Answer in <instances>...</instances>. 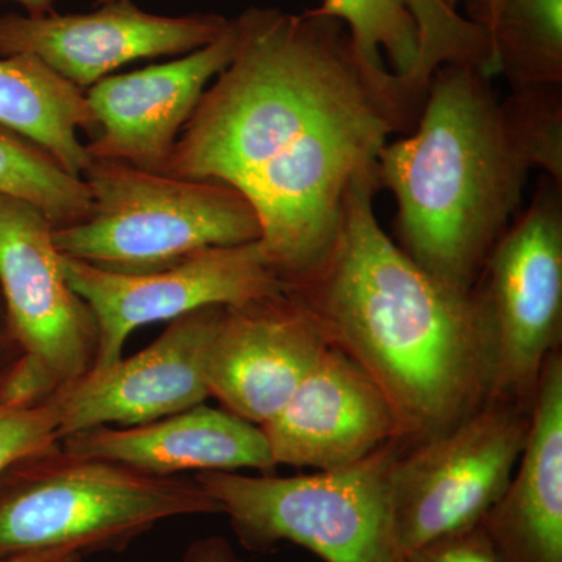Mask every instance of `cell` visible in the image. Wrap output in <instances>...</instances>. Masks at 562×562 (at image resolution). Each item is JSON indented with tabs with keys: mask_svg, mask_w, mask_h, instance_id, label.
I'll use <instances>...</instances> for the list:
<instances>
[{
	"mask_svg": "<svg viewBox=\"0 0 562 562\" xmlns=\"http://www.w3.org/2000/svg\"><path fill=\"white\" fill-rule=\"evenodd\" d=\"M238 44L181 128L162 173L241 192L284 286L335 243L351 183L392 135L416 127L424 98L366 61L341 21L251 7Z\"/></svg>",
	"mask_w": 562,
	"mask_h": 562,
	"instance_id": "1",
	"label": "cell"
},
{
	"mask_svg": "<svg viewBox=\"0 0 562 562\" xmlns=\"http://www.w3.org/2000/svg\"><path fill=\"white\" fill-rule=\"evenodd\" d=\"M380 190L375 165L351 183L327 257L283 291L371 376L412 447L491 401L492 347L472 292L432 279L384 233Z\"/></svg>",
	"mask_w": 562,
	"mask_h": 562,
	"instance_id": "2",
	"label": "cell"
},
{
	"mask_svg": "<svg viewBox=\"0 0 562 562\" xmlns=\"http://www.w3.org/2000/svg\"><path fill=\"white\" fill-rule=\"evenodd\" d=\"M397 203L395 244L428 276L469 294L522 205L528 168L492 77L469 63L432 72L416 127L376 158Z\"/></svg>",
	"mask_w": 562,
	"mask_h": 562,
	"instance_id": "3",
	"label": "cell"
},
{
	"mask_svg": "<svg viewBox=\"0 0 562 562\" xmlns=\"http://www.w3.org/2000/svg\"><path fill=\"white\" fill-rule=\"evenodd\" d=\"M222 514L194 479L149 475L61 443L0 475V561L74 550L122 552L162 520Z\"/></svg>",
	"mask_w": 562,
	"mask_h": 562,
	"instance_id": "4",
	"label": "cell"
},
{
	"mask_svg": "<svg viewBox=\"0 0 562 562\" xmlns=\"http://www.w3.org/2000/svg\"><path fill=\"white\" fill-rule=\"evenodd\" d=\"M81 179L90 191V211L79 224L54 228L52 238L61 255L95 268L157 272L210 247L260 241L257 211L220 181L92 158Z\"/></svg>",
	"mask_w": 562,
	"mask_h": 562,
	"instance_id": "5",
	"label": "cell"
},
{
	"mask_svg": "<svg viewBox=\"0 0 562 562\" xmlns=\"http://www.w3.org/2000/svg\"><path fill=\"white\" fill-rule=\"evenodd\" d=\"M405 447L394 439L355 464L312 475L210 471L194 480L220 503L249 552H271L280 542H292L324 562H398L391 473Z\"/></svg>",
	"mask_w": 562,
	"mask_h": 562,
	"instance_id": "6",
	"label": "cell"
},
{
	"mask_svg": "<svg viewBox=\"0 0 562 562\" xmlns=\"http://www.w3.org/2000/svg\"><path fill=\"white\" fill-rule=\"evenodd\" d=\"M54 228L32 203L0 194V290L22 350L0 384L2 405L47 401L87 375L98 355V321L61 271Z\"/></svg>",
	"mask_w": 562,
	"mask_h": 562,
	"instance_id": "7",
	"label": "cell"
},
{
	"mask_svg": "<svg viewBox=\"0 0 562 562\" xmlns=\"http://www.w3.org/2000/svg\"><path fill=\"white\" fill-rule=\"evenodd\" d=\"M492 347L491 401L532 406L562 339V184L538 181L472 288Z\"/></svg>",
	"mask_w": 562,
	"mask_h": 562,
	"instance_id": "8",
	"label": "cell"
},
{
	"mask_svg": "<svg viewBox=\"0 0 562 562\" xmlns=\"http://www.w3.org/2000/svg\"><path fill=\"white\" fill-rule=\"evenodd\" d=\"M531 408L490 401L446 435L405 447L391 473L398 562L482 522L512 482L530 431Z\"/></svg>",
	"mask_w": 562,
	"mask_h": 562,
	"instance_id": "9",
	"label": "cell"
},
{
	"mask_svg": "<svg viewBox=\"0 0 562 562\" xmlns=\"http://www.w3.org/2000/svg\"><path fill=\"white\" fill-rule=\"evenodd\" d=\"M60 266L70 288L90 305L98 321L99 346L92 369L120 361L125 342L144 325L283 292L260 241L210 247L157 272H111L61 254Z\"/></svg>",
	"mask_w": 562,
	"mask_h": 562,
	"instance_id": "10",
	"label": "cell"
},
{
	"mask_svg": "<svg viewBox=\"0 0 562 562\" xmlns=\"http://www.w3.org/2000/svg\"><path fill=\"white\" fill-rule=\"evenodd\" d=\"M228 27L220 14L160 16L132 0H102L91 13L2 14L0 57L33 55L87 91L127 63L190 54Z\"/></svg>",
	"mask_w": 562,
	"mask_h": 562,
	"instance_id": "11",
	"label": "cell"
},
{
	"mask_svg": "<svg viewBox=\"0 0 562 562\" xmlns=\"http://www.w3.org/2000/svg\"><path fill=\"white\" fill-rule=\"evenodd\" d=\"M328 347L313 314L284 291L224 306L206 349V386L228 413L261 427Z\"/></svg>",
	"mask_w": 562,
	"mask_h": 562,
	"instance_id": "12",
	"label": "cell"
},
{
	"mask_svg": "<svg viewBox=\"0 0 562 562\" xmlns=\"http://www.w3.org/2000/svg\"><path fill=\"white\" fill-rule=\"evenodd\" d=\"M222 310L206 306L177 317L139 353L92 369L52 395L60 412V438L109 424L136 427L205 402L211 397L206 349Z\"/></svg>",
	"mask_w": 562,
	"mask_h": 562,
	"instance_id": "13",
	"label": "cell"
},
{
	"mask_svg": "<svg viewBox=\"0 0 562 562\" xmlns=\"http://www.w3.org/2000/svg\"><path fill=\"white\" fill-rule=\"evenodd\" d=\"M235 22L201 49L172 61L109 76L87 90L99 132L85 146L92 160L117 161L162 173L181 128L206 85L232 61Z\"/></svg>",
	"mask_w": 562,
	"mask_h": 562,
	"instance_id": "14",
	"label": "cell"
},
{
	"mask_svg": "<svg viewBox=\"0 0 562 562\" xmlns=\"http://www.w3.org/2000/svg\"><path fill=\"white\" fill-rule=\"evenodd\" d=\"M261 428L277 465L316 471L347 468L384 443L402 441L383 392L331 344L286 405Z\"/></svg>",
	"mask_w": 562,
	"mask_h": 562,
	"instance_id": "15",
	"label": "cell"
},
{
	"mask_svg": "<svg viewBox=\"0 0 562 562\" xmlns=\"http://www.w3.org/2000/svg\"><path fill=\"white\" fill-rule=\"evenodd\" d=\"M60 443L70 453L157 476L236 469L268 473L277 465L261 427L205 403L136 427L88 428Z\"/></svg>",
	"mask_w": 562,
	"mask_h": 562,
	"instance_id": "16",
	"label": "cell"
},
{
	"mask_svg": "<svg viewBox=\"0 0 562 562\" xmlns=\"http://www.w3.org/2000/svg\"><path fill=\"white\" fill-rule=\"evenodd\" d=\"M482 528L503 562H562V351L547 358L527 442Z\"/></svg>",
	"mask_w": 562,
	"mask_h": 562,
	"instance_id": "17",
	"label": "cell"
},
{
	"mask_svg": "<svg viewBox=\"0 0 562 562\" xmlns=\"http://www.w3.org/2000/svg\"><path fill=\"white\" fill-rule=\"evenodd\" d=\"M0 127L31 140L79 179L91 157L77 132L91 138L99 132L87 91L29 54L0 58Z\"/></svg>",
	"mask_w": 562,
	"mask_h": 562,
	"instance_id": "18",
	"label": "cell"
},
{
	"mask_svg": "<svg viewBox=\"0 0 562 562\" xmlns=\"http://www.w3.org/2000/svg\"><path fill=\"white\" fill-rule=\"evenodd\" d=\"M490 41L495 76L512 88L562 85V0H464Z\"/></svg>",
	"mask_w": 562,
	"mask_h": 562,
	"instance_id": "19",
	"label": "cell"
},
{
	"mask_svg": "<svg viewBox=\"0 0 562 562\" xmlns=\"http://www.w3.org/2000/svg\"><path fill=\"white\" fill-rule=\"evenodd\" d=\"M0 194L32 203L55 228L79 224L91 206L83 179L69 176L46 151L3 127H0Z\"/></svg>",
	"mask_w": 562,
	"mask_h": 562,
	"instance_id": "20",
	"label": "cell"
},
{
	"mask_svg": "<svg viewBox=\"0 0 562 562\" xmlns=\"http://www.w3.org/2000/svg\"><path fill=\"white\" fill-rule=\"evenodd\" d=\"M314 13L341 21L366 61L406 77L416 68L420 32L408 0H324Z\"/></svg>",
	"mask_w": 562,
	"mask_h": 562,
	"instance_id": "21",
	"label": "cell"
},
{
	"mask_svg": "<svg viewBox=\"0 0 562 562\" xmlns=\"http://www.w3.org/2000/svg\"><path fill=\"white\" fill-rule=\"evenodd\" d=\"M506 132L530 169L562 184V85L513 88L501 101Z\"/></svg>",
	"mask_w": 562,
	"mask_h": 562,
	"instance_id": "22",
	"label": "cell"
},
{
	"mask_svg": "<svg viewBox=\"0 0 562 562\" xmlns=\"http://www.w3.org/2000/svg\"><path fill=\"white\" fill-rule=\"evenodd\" d=\"M420 32L416 68L405 79L422 91L428 90L432 72L446 63L479 66L494 79L490 41L460 11L442 0H408Z\"/></svg>",
	"mask_w": 562,
	"mask_h": 562,
	"instance_id": "23",
	"label": "cell"
},
{
	"mask_svg": "<svg viewBox=\"0 0 562 562\" xmlns=\"http://www.w3.org/2000/svg\"><path fill=\"white\" fill-rule=\"evenodd\" d=\"M60 441V412L54 398L27 406L0 403V475L18 461L46 452Z\"/></svg>",
	"mask_w": 562,
	"mask_h": 562,
	"instance_id": "24",
	"label": "cell"
},
{
	"mask_svg": "<svg viewBox=\"0 0 562 562\" xmlns=\"http://www.w3.org/2000/svg\"><path fill=\"white\" fill-rule=\"evenodd\" d=\"M401 562H503L482 525L420 547Z\"/></svg>",
	"mask_w": 562,
	"mask_h": 562,
	"instance_id": "25",
	"label": "cell"
},
{
	"mask_svg": "<svg viewBox=\"0 0 562 562\" xmlns=\"http://www.w3.org/2000/svg\"><path fill=\"white\" fill-rule=\"evenodd\" d=\"M184 562H243L233 553L231 543L224 538L201 539L192 543L184 554Z\"/></svg>",
	"mask_w": 562,
	"mask_h": 562,
	"instance_id": "26",
	"label": "cell"
},
{
	"mask_svg": "<svg viewBox=\"0 0 562 562\" xmlns=\"http://www.w3.org/2000/svg\"><path fill=\"white\" fill-rule=\"evenodd\" d=\"M83 554L74 550H50V552H35L18 554L0 562H81Z\"/></svg>",
	"mask_w": 562,
	"mask_h": 562,
	"instance_id": "27",
	"label": "cell"
},
{
	"mask_svg": "<svg viewBox=\"0 0 562 562\" xmlns=\"http://www.w3.org/2000/svg\"><path fill=\"white\" fill-rule=\"evenodd\" d=\"M0 2L20 3L32 16H40V14H47L54 11L55 0H0Z\"/></svg>",
	"mask_w": 562,
	"mask_h": 562,
	"instance_id": "28",
	"label": "cell"
},
{
	"mask_svg": "<svg viewBox=\"0 0 562 562\" xmlns=\"http://www.w3.org/2000/svg\"><path fill=\"white\" fill-rule=\"evenodd\" d=\"M442 2L446 3V5L449 7V9L458 11V5L464 2V0H442Z\"/></svg>",
	"mask_w": 562,
	"mask_h": 562,
	"instance_id": "29",
	"label": "cell"
}]
</instances>
